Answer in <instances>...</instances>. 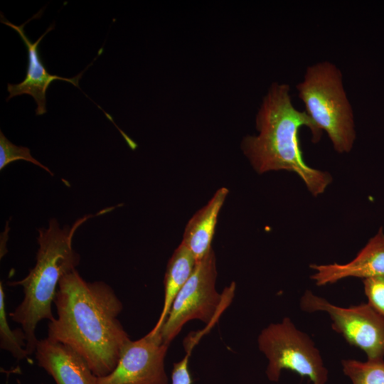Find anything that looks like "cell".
Listing matches in <instances>:
<instances>
[{"label": "cell", "instance_id": "obj_1", "mask_svg": "<svg viewBox=\"0 0 384 384\" xmlns=\"http://www.w3.org/2000/svg\"><path fill=\"white\" fill-rule=\"evenodd\" d=\"M53 304L57 317L48 321V338L80 354L97 377L110 374L130 339L118 319L123 305L113 289L87 282L75 270L60 280Z\"/></svg>", "mask_w": 384, "mask_h": 384}, {"label": "cell", "instance_id": "obj_2", "mask_svg": "<svg viewBox=\"0 0 384 384\" xmlns=\"http://www.w3.org/2000/svg\"><path fill=\"white\" fill-rule=\"evenodd\" d=\"M257 135L246 136L241 144L244 154L258 174L284 170L296 173L314 196L331 183V174L309 166L304 161L299 130L307 127L311 141L318 142L322 131L305 111L297 110L287 84L273 82L255 119Z\"/></svg>", "mask_w": 384, "mask_h": 384}, {"label": "cell", "instance_id": "obj_3", "mask_svg": "<svg viewBox=\"0 0 384 384\" xmlns=\"http://www.w3.org/2000/svg\"><path fill=\"white\" fill-rule=\"evenodd\" d=\"M105 208L95 215L89 214L78 219L71 226L60 228L55 218L49 220L48 228L38 229L37 241L39 245L36 262L23 279L9 282V286L23 287V299L11 313L10 318L21 326L26 336L28 353H35L38 339L36 329L44 319L52 321V311L58 284L61 278L76 270L80 263V255L73 248V235L77 229L87 220L110 211Z\"/></svg>", "mask_w": 384, "mask_h": 384}, {"label": "cell", "instance_id": "obj_4", "mask_svg": "<svg viewBox=\"0 0 384 384\" xmlns=\"http://www.w3.org/2000/svg\"><path fill=\"white\" fill-rule=\"evenodd\" d=\"M297 90L304 111L321 131L326 132L334 150L339 154L351 151L356 131L341 71L327 60L309 65Z\"/></svg>", "mask_w": 384, "mask_h": 384}, {"label": "cell", "instance_id": "obj_5", "mask_svg": "<svg viewBox=\"0 0 384 384\" xmlns=\"http://www.w3.org/2000/svg\"><path fill=\"white\" fill-rule=\"evenodd\" d=\"M258 348L268 360L266 375L277 382L283 370L307 378L312 384H326L328 370L319 349L308 334L299 330L289 317L262 330Z\"/></svg>", "mask_w": 384, "mask_h": 384}, {"label": "cell", "instance_id": "obj_6", "mask_svg": "<svg viewBox=\"0 0 384 384\" xmlns=\"http://www.w3.org/2000/svg\"><path fill=\"white\" fill-rule=\"evenodd\" d=\"M216 261L211 249L196 264L193 272L177 294L159 331L163 342L169 345L183 326L193 319L213 324L230 301L235 285L219 294L215 287Z\"/></svg>", "mask_w": 384, "mask_h": 384}, {"label": "cell", "instance_id": "obj_7", "mask_svg": "<svg viewBox=\"0 0 384 384\" xmlns=\"http://www.w3.org/2000/svg\"><path fill=\"white\" fill-rule=\"evenodd\" d=\"M299 305L305 312L328 314L332 329L341 334L348 344L365 352L368 360L383 359L384 317L368 303L341 307L306 290Z\"/></svg>", "mask_w": 384, "mask_h": 384}, {"label": "cell", "instance_id": "obj_8", "mask_svg": "<svg viewBox=\"0 0 384 384\" xmlns=\"http://www.w3.org/2000/svg\"><path fill=\"white\" fill-rule=\"evenodd\" d=\"M169 346L160 333L129 339L122 347L115 368L97 377V384H169L164 361Z\"/></svg>", "mask_w": 384, "mask_h": 384}, {"label": "cell", "instance_id": "obj_9", "mask_svg": "<svg viewBox=\"0 0 384 384\" xmlns=\"http://www.w3.org/2000/svg\"><path fill=\"white\" fill-rule=\"evenodd\" d=\"M43 10L33 16L31 18L20 26L14 25L9 21L3 14H1V22L15 30L22 39L28 52V68L24 80L18 84H7V91L9 93L6 100L14 97L29 95L33 97L36 104V115H42L46 113V91L50 85L55 80H61L70 82L75 87L80 88L78 85L84 71L80 73L77 76L72 78H65L57 75H51L46 70L39 53V44L43 37L50 31L54 29L55 26L51 24L46 32L41 35L35 42H32L25 33L24 26L33 18H39Z\"/></svg>", "mask_w": 384, "mask_h": 384}, {"label": "cell", "instance_id": "obj_10", "mask_svg": "<svg viewBox=\"0 0 384 384\" xmlns=\"http://www.w3.org/2000/svg\"><path fill=\"white\" fill-rule=\"evenodd\" d=\"M35 355L38 366L56 384H97L85 359L68 345L47 337L38 341Z\"/></svg>", "mask_w": 384, "mask_h": 384}, {"label": "cell", "instance_id": "obj_11", "mask_svg": "<svg viewBox=\"0 0 384 384\" xmlns=\"http://www.w3.org/2000/svg\"><path fill=\"white\" fill-rule=\"evenodd\" d=\"M311 279L317 286L334 284L347 277L363 279L384 276V233L382 228L356 257L346 264L310 265Z\"/></svg>", "mask_w": 384, "mask_h": 384}, {"label": "cell", "instance_id": "obj_12", "mask_svg": "<svg viewBox=\"0 0 384 384\" xmlns=\"http://www.w3.org/2000/svg\"><path fill=\"white\" fill-rule=\"evenodd\" d=\"M228 192L225 187L218 189L208 203L193 215L186 226L181 243L191 252L196 262L212 249L211 242L218 216Z\"/></svg>", "mask_w": 384, "mask_h": 384}, {"label": "cell", "instance_id": "obj_13", "mask_svg": "<svg viewBox=\"0 0 384 384\" xmlns=\"http://www.w3.org/2000/svg\"><path fill=\"white\" fill-rule=\"evenodd\" d=\"M196 260L191 252L181 243L171 257L164 277V299L159 318L149 331L159 332L165 322L177 294L192 274Z\"/></svg>", "mask_w": 384, "mask_h": 384}, {"label": "cell", "instance_id": "obj_14", "mask_svg": "<svg viewBox=\"0 0 384 384\" xmlns=\"http://www.w3.org/2000/svg\"><path fill=\"white\" fill-rule=\"evenodd\" d=\"M26 336L22 328L12 330L8 322L5 294L2 283H0V348L9 352L17 360L26 358L29 355L26 351Z\"/></svg>", "mask_w": 384, "mask_h": 384}, {"label": "cell", "instance_id": "obj_15", "mask_svg": "<svg viewBox=\"0 0 384 384\" xmlns=\"http://www.w3.org/2000/svg\"><path fill=\"white\" fill-rule=\"evenodd\" d=\"M341 366L343 373L352 384H384V359L366 362L344 359L341 361Z\"/></svg>", "mask_w": 384, "mask_h": 384}, {"label": "cell", "instance_id": "obj_16", "mask_svg": "<svg viewBox=\"0 0 384 384\" xmlns=\"http://www.w3.org/2000/svg\"><path fill=\"white\" fill-rule=\"evenodd\" d=\"M17 160H24L40 166L51 176L53 172L31 154L30 149L26 146H17L11 142L0 131V170L8 164Z\"/></svg>", "mask_w": 384, "mask_h": 384}, {"label": "cell", "instance_id": "obj_17", "mask_svg": "<svg viewBox=\"0 0 384 384\" xmlns=\"http://www.w3.org/2000/svg\"><path fill=\"white\" fill-rule=\"evenodd\" d=\"M363 284L367 303L384 317V276L364 279Z\"/></svg>", "mask_w": 384, "mask_h": 384}, {"label": "cell", "instance_id": "obj_18", "mask_svg": "<svg viewBox=\"0 0 384 384\" xmlns=\"http://www.w3.org/2000/svg\"><path fill=\"white\" fill-rule=\"evenodd\" d=\"M192 348V347H187V353L183 358L174 363L171 384H192L193 380L188 369V359Z\"/></svg>", "mask_w": 384, "mask_h": 384}]
</instances>
